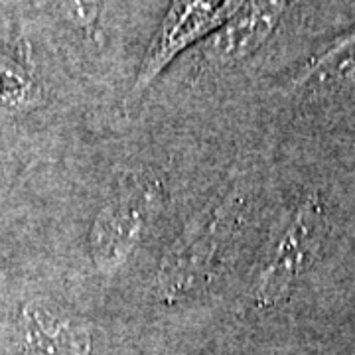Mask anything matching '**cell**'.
Segmentation results:
<instances>
[{
	"label": "cell",
	"mask_w": 355,
	"mask_h": 355,
	"mask_svg": "<svg viewBox=\"0 0 355 355\" xmlns=\"http://www.w3.org/2000/svg\"><path fill=\"white\" fill-rule=\"evenodd\" d=\"M24 355H89L91 331L79 318L44 302H28L18 318Z\"/></svg>",
	"instance_id": "6"
},
{
	"label": "cell",
	"mask_w": 355,
	"mask_h": 355,
	"mask_svg": "<svg viewBox=\"0 0 355 355\" xmlns=\"http://www.w3.org/2000/svg\"><path fill=\"white\" fill-rule=\"evenodd\" d=\"M44 101V87L24 64L0 55V109L28 111Z\"/></svg>",
	"instance_id": "8"
},
{
	"label": "cell",
	"mask_w": 355,
	"mask_h": 355,
	"mask_svg": "<svg viewBox=\"0 0 355 355\" xmlns=\"http://www.w3.org/2000/svg\"><path fill=\"white\" fill-rule=\"evenodd\" d=\"M247 0H170L146 46L130 93L142 95L178 58L217 32Z\"/></svg>",
	"instance_id": "4"
},
{
	"label": "cell",
	"mask_w": 355,
	"mask_h": 355,
	"mask_svg": "<svg viewBox=\"0 0 355 355\" xmlns=\"http://www.w3.org/2000/svg\"><path fill=\"white\" fill-rule=\"evenodd\" d=\"M55 16L85 40H95L101 30L103 0H46Z\"/></svg>",
	"instance_id": "9"
},
{
	"label": "cell",
	"mask_w": 355,
	"mask_h": 355,
	"mask_svg": "<svg viewBox=\"0 0 355 355\" xmlns=\"http://www.w3.org/2000/svg\"><path fill=\"white\" fill-rule=\"evenodd\" d=\"M245 207L239 193H225L193 217L170 245L156 277V288L166 304L203 291L217 279L237 241Z\"/></svg>",
	"instance_id": "1"
},
{
	"label": "cell",
	"mask_w": 355,
	"mask_h": 355,
	"mask_svg": "<svg viewBox=\"0 0 355 355\" xmlns=\"http://www.w3.org/2000/svg\"><path fill=\"white\" fill-rule=\"evenodd\" d=\"M288 6L291 0H247L229 22L191 48V64L216 73L249 62L277 34Z\"/></svg>",
	"instance_id": "5"
},
{
	"label": "cell",
	"mask_w": 355,
	"mask_h": 355,
	"mask_svg": "<svg viewBox=\"0 0 355 355\" xmlns=\"http://www.w3.org/2000/svg\"><path fill=\"white\" fill-rule=\"evenodd\" d=\"M162 205L158 180L128 178L105 202L89 231V253L103 275L125 266Z\"/></svg>",
	"instance_id": "3"
},
{
	"label": "cell",
	"mask_w": 355,
	"mask_h": 355,
	"mask_svg": "<svg viewBox=\"0 0 355 355\" xmlns=\"http://www.w3.org/2000/svg\"><path fill=\"white\" fill-rule=\"evenodd\" d=\"M326 233V207L320 196H306L282 223L272 239L253 284L254 304L275 308L282 304L296 282L312 266Z\"/></svg>",
	"instance_id": "2"
},
{
	"label": "cell",
	"mask_w": 355,
	"mask_h": 355,
	"mask_svg": "<svg viewBox=\"0 0 355 355\" xmlns=\"http://www.w3.org/2000/svg\"><path fill=\"white\" fill-rule=\"evenodd\" d=\"M355 81V28L314 53L292 79V87H334Z\"/></svg>",
	"instance_id": "7"
}]
</instances>
